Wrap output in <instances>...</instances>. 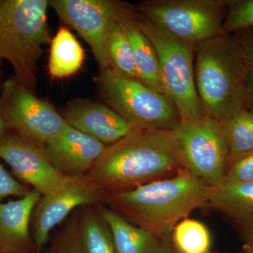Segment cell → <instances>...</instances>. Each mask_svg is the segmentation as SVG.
<instances>
[{
    "instance_id": "obj_4",
    "label": "cell",
    "mask_w": 253,
    "mask_h": 253,
    "mask_svg": "<svg viewBox=\"0 0 253 253\" xmlns=\"http://www.w3.org/2000/svg\"><path fill=\"white\" fill-rule=\"evenodd\" d=\"M48 0H0V93L3 60L14 79L35 92L42 46L51 42L47 24Z\"/></svg>"
},
{
    "instance_id": "obj_26",
    "label": "cell",
    "mask_w": 253,
    "mask_h": 253,
    "mask_svg": "<svg viewBox=\"0 0 253 253\" xmlns=\"http://www.w3.org/2000/svg\"><path fill=\"white\" fill-rule=\"evenodd\" d=\"M29 191L26 186L13 177L0 162V202L10 196L23 197Z\"/></svg>"
},
{
    "instance_id": "obj_8",
    "label": "cell",
    "mask_w": 253,
    "mask_h": 253,
    "mask_svg": "<svg viewBox=\"0 0 253 253\" xmlns=\"http://www.w3.org/2000/svg\"><path fill=\"white\" fill-rule=\"evenodd\" d=\"M137 15L141 29L157 53L165 94L175 106L181 121L203 117L195 81L194 48L161 36Z\"/></svg>"
},
{
    "instance_id": "obj_5",
    "label": "cell",
    "mask_w": 253,
    "mask_h": 253,
    "mask_svg": "<svg viewBox=\"0 0 253 253\" xmlns=\"http://www.w3.org/2000/svg\"><path fill=\"white\" fill-rule=\"evenodd\" d=\"M136 12L155 31L195 48L223 33L225 0H146Z\"/></svg>"
},
{
    "instance_id": "obj_2",
    "label": "cell",
    "mask_w": 253,
    "mask_h": 253,
    "mask_svg": "<svg viewBox=\"0 0 253 253\" xmlns=\"http://www.w3.org/2000/svg\"><path fill=\"white\" fill-rule=\"evenodd\" d=\"M208 187L181 168L172 177L115 191L112 200L136 226L163 241L179 221L208 205Z\"/></svg>"
},
{
    "instance_id": "obj_32",
    "label": "cell",
    "mask_w": 253,
    "mask_h": 253,
    "mask_svg": "<svg viewBox=\"0 0 253 253\" xmlns=\"http://www.w3.org/2000/svg\"><path fill=\"white\" fill-rule=\"evenodd\" d=\"M243 249L244 253H253V244H245Z\"/></svg>"
},
{
    "instance_id": "obj_27",
    "label": "cell",
    "mask_w": 253,
    "mask_h": 253,
    "mask_svg": "<svg viewBox=\"0 0 253 253\" xmlns=\"http://www.w3.org/2000/svg\"><path fill=\"white\" fill-rule=\"evenodd\" d=\"M248 68H253V28L232 33Z\"/></svg>"
},
{
    "instance_id": "obj_30",
    "label": "cell",
    "mask_w": 253,
    "mask_h": 253,
    "mask_svg": "<svg viewBox=\"0 0 253 253\" xmlns=\"http://www.w3.org/2000/svg\"><path fill=\"white\" fill-rule=\"evenodd\" d=\"M7 126L5 123L1 113H0V141L2 140L3 138L6 135V131H7Z\"/></svg>"
},
{
    "instance_id": "obj_9",
    "label": "cell",
    "mask_w": 253,
    "mask_h": 253,
    "mask_svg": "<svg viewBox=\"0 0 253 253\" xmlns=\"http://www.w3.org/2000/svg\"><path fill=\"white\" fill-rule=\"evenodd\" d=\"M0 113L8 128L16 135L42 147L66 125L54 106L37 97L14 77L3 83Z\"/></svg>"
},
{
    "instance_id": "obj_28",
    "label": "cell",
    "mask_w": 253,
    "mask_h": 253,
    "mask_svg": "<svg viewBox=\"0 0 253 253\" xmlns=\"http://www.w3.org/2000/svg\"><path fill=\"white\" fill-rule=\"evenodd\" d=\"M246 107L253 109V68H249L246 78Z\"/></svg>"
},
{
    "instance_id": "obj_31",
    "label": "cell",
    "mask_w": 253,
    "mask_h": 253,
    "mask_svg": "<svg viewBox=\"0 0 253 253\" xmlns=\"http://www.w3.org/2000/svg\"><path fill=\"white\" fill-rule=\"evenodd\" d=\"M65 253H84L79 246L72 244L68 248L67 251Z\"/></svg>"
},
{
    "instance_id": "obj_7",
    "label": "cell",
    "mask_w": 253,
    "mask_h": 253,
    "mask_svg": "<svg viewBox=\"0 0 253 253\" xmlns=\"http://www.w3.org/2000/svg\"><path fill=\"white\" fill-rule=\"evenodd\" d=\"M172 131L180 151L182 168L208 186L220 184L229 159L221 123L204 116L181 121Z\"/></svg>"
},
{
    "instance_id": "obj_1",
    "label": "cell",
    "mask_w": 253,
    "mask_h": 253,
    "mask_svg": "<svg viewBox=\"0 0 253 253\" xmlns=\"http://www.w3.org/2000/svg\"><path fill=\"white\" fill-rule=\"evenodd\" d=\"M181 168L172 129H134L106 146L89 172L98 185L118 191L162 179Z\"/></svg>"
},
{
    "instance_id": "obj_10",
    "label": "cell",
    "mask_w": 253,
    "mask_h": 253,
    "mask_svg": "<svg viewBox=\"0 0 253 253\" xmlns=\"http://www.w3.org/2000/svg\"><path fill=\"white\" fill-rule=\"evenodd\" d=\"M123 1L115 0H50L59 18L79 33L90 46L101 71L109 68L105 41L117 19Z\"/></svg>"
},
{
    "instance_id": "obj_14",
    "label": "cell",
    "mask_w": 253,
    "mask_h": 253,
    "mask_svg": "<svg viewBox=\"0 0 253 253\" xmlns=\"http://www.w3.org/2000/svg\"><path fill=\"white\" fill-rule=\"evenodd\" d=\"M95 201L94 193L79 180L58 192L43 196L37 205L35 214L34 234L37 245L44 246L51 231L73 209Z\"/></svg>"
},
{
    "instance_id": "obj_23",
    "label": "cell",
    "mask_w": 253,
    "mask_h": 253,
    "mask_svg": "<svg viewBox=\"0 0 253 253\" xmlns=\"http://www.w3.org/2000/svg\"><path fill=\"white\" fill-rule=\"evenodd\" d=\"M81 238L84 253H116L109 228L97 219L84 221Z\"/></svg>"
},
{
    "instance_id": "obj_17",
    "label": "cell",
    "mask_w": 253,
    "mask_h": 253,
    "mask_svg": "<svg viewBox=\"0 0 253 253\" xmlns=\"http://www.w3.org/2000/svg\"><path fill=\"white\" fill-rule=\"evenodd\" d=\"M41 194L33 190L16 201L0 203V249L21 253L30 244V219Z\"/></svg>"
},
{
    "instance_id": "obj_29",
    "label": "cell",
    "mask_w": 253,
    "mask_h": 253,
    "mask_svg": "<svg viewBox=\"0 0 253 253\" xmlns=\"http://www.w3.org/2000/svg\"><path fill=\"white\" fill-rule=\"evenodd\" d=\"M158 253H178L173 247L170 239L163 240Z\"/></svg>"
},
{
    "instance_id": "obj_12",
    "label": "cell",
    "mask_w": 253,
    "mask_h": 253,
    "mask_svg": "<svg viewBox=\"0 0 253 253\" xmlns=\"http://www.w3.org/2000/svg\"><path fill=\"white\" fill-rule=\"evenodd\" d=\"M106 146L66 123L62 130L41 148L60 173L78 179L90 171Z\"/></svg>"
},
{
    "instance_id": "obj_18",
    "label": "cell",
    "mask_w": 253,
    "mask_h": 253,
    "mask_svg": "<svg viewBox=\"0 0 253 253\" xmlns=\"http://www.w3.org/2000/svg\"><path fill=\"white\" fill-rule=\"evenodd\" d=\"M116 253H158L162 241L109 210L101 212Z\"/></svg>"
},
{
    "instance_id": "obj_3",
    "label": "cell",
    "mask_w": 253,
    "mask_h": 253,
    "mask_svg": "<svg viewBox=\"0 0 253 253\" xmlns=\"http://www.w3.org/2000/svg\"><path fill=\"white\" fill-rule=\"evenodd\" d=\"M248 71L232 34L195 48V81L205 116L223 123L246 107Z\"/></svg>"
},
{
    "instance_id": "obj_20",
    "label": "cell",
    "mask_w": 253,
    "mask_h": 253,
    "mask_svg": "<svg viewBox=\"0 0 253 253\" xmlns=\"http://www.w3.org/2000/svg\"><path fill=\"white\" fill-rule=\"evenodd\" d=\"M221 125L229 151V168L253 151V109L245 107Z\"/></svg>"
},
{
    "instance_id": "obj_33",
    "label": "cell",
    "mask_w": 253,
    "mask_h": 253,
    "mask_svg": "<svg viewBox=\"0 0 253 253\" xmlns=\"http://www.w3.org/2000/svg\"><path fill=\"white\" fill-rule=\"evenodd\" d=\"M0 253H14L9 252V251H4V250L0 249Z\"/></svg>"
},
{
    "instance_id": "obj_25",
    "label": "cell",
    "mask_w": 253,
    "mask_h": 253,
    "mask_svg": "<svg viewBox=\"0 0 253 253\" xmlns=\"http://www.w3.org/2000/svg\"><path fill=\"white\" fill-rule=\"evenodd\" d=\"M253 182V151L236 160L227 168L220 184H241Z\"/></svg>"
},
{
    "instance_id": "obj_24",
    "label": "cell",
    "mask_w": 253,
    "mask_h": 253,
    "mask_svg": "<svg viewBox=\"0 0 253 253\" xmlns=\"http://www.w3.org/2000/svg\"><path fill=\"white\" fill-rule=\"evenodd\" d=\"M226 15L223 33L253 28V0H225Z\"/></svg>"
},
{
    "instance_id": "obj_6",
    "label": "cell",
    "mask_w": 253,
    "mask_h": 253,
    "mask_svg": "<svg viewBox=\"0 0 253 253\" xmlns=\"http://www.w3.org/2000/svg\"><path fill=\"white\" fill-rule=\"evenodd\" d=\"M94 83L106 106L135 129L172 130L181 122L170 99L139 80L123 77L109 68L101 71Z\"/></svg>"
},
{
    "instance_id": "obj_22",
    "label": "cell",
    "mask_w": 253,
    "mask_h": 253,
    "mask_svg": "<svg viewBox=\"0 0 253 253\" xmlns=\"http://www.w3.org/2000/svg\"><path fill=\"white\" fill-rule=\"evenodd\" d=\"M170 241L178 253H212L211 232L204 223L185 218L172 231Z\"/></svg>"
},
{
    "instance_id": "obj_11",
    "label": "cell",
    "mask_w": 253,
    "mask_h": 253,
    "mask_svg": "<svg viewBox=\"0 0 253 253\" xmlns=\"http://www.w3.org/2000/svg\"><path fill=\"white\" fill-rule=\"evenodd\" d=\"M0 158L13 172L40 194H54L78 181L60 173L42 149L16 134H6L0 141Z\"/></svg>"
},
{
    "instance_id": "obj_21",
    "label": "cell",
    "mask_w": 253,
    "mask_h": 253,
    "mask_svg": "<svg viewBox=\"0 0 253 253\" xmlns=\"http://www.w3.org/2000/svg\"><path fill=\"white\" fill-rule=\"evenodd\" d=\"M105 52L109 68L115 73L123 77L138 80L131 44L118 18L108 32Z\"/></svg>"
},
{
    "instance_id": "obj_13",
    "label": "cell",
    "mask_w": 253,
    "mask_h": 253,
    "mask_svg": "<svg viewBox=\"0 0 253 253\" xmlns=\"http://www.w3.org/2000/svg\"><path fill=\"white\" fill-rule=\"evenodd\" d=\"M62 117L69 126L106 146L135 129L109 106L93 101H78L69 105Z\"/></svg>"
},
{
    "instance_id": "obj_19",
    "label": "cell",
    "mask_w": 253,
    "mask_h": 253,
    "mask_svg": "<svg viewBox=\"0 0 253 253\" xmlns=\"http://www.w3.org/2000/svg\"><path fill=\"white\" fill-rule=\"evenodd\" d=\"M48 71L54 79L73 76L84 63L85 54L81 43L66 27H60L51 38Z\"/></svg>"
},
{
    "instance_id": "obj_16",
    "label": "cell",
    "mask_w": 253,
    "mask_h": 253,
    "mask_svg": "<svg viewBox=\"0 0 253 253\" xmlns=\"http://www.w3.org/2000/svg\"><path fill=\"white\" fill-rule=\"evenodd\" d=\"M208 205L227 217L245 240L253 244V182L208 186Z\"/></svg>"
},
{
    "instance_id": "obj_15",
    "label": "cell",
    "mask_w": 253,
    "mask_h": 253,
    "mask_svg": "<svg viewBox=\"0 0 253 253\" xmlns=\"http://www.w3.org/2000/svg\"><path fill=\"white\" fill-rule=\"evenodd\" d=\"M117 18L130 42L138 80L165 94L157 53L141 29L135 8L128 3H123Z\"/></svg>"
}]
</instances>
